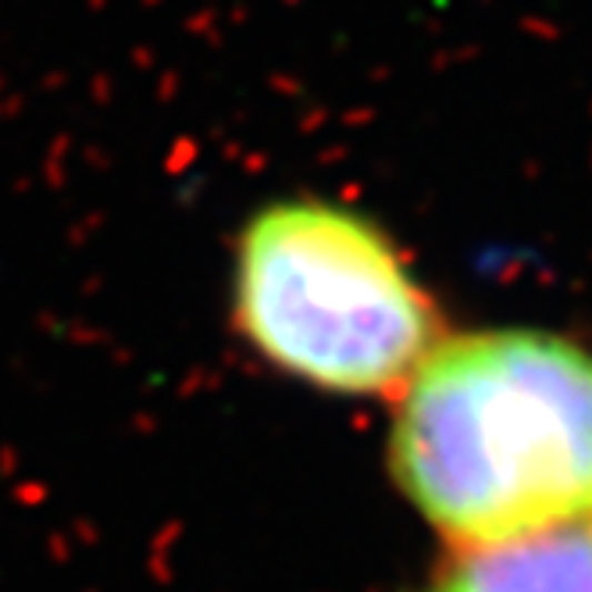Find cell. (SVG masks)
<instances>
[{
	"label": "cell",
	"instance_id": "cell-1",
	"mask_svg": "<svg viewBox=\"0 0 592 592\" xmlns=\"http://www.w3.org/2000/svg\"><path fill=\"white\" fill-rule=\"evenodd\" d=\"M389 464L456 550L592 521V353L532 329L435 343L403 382Z\"/></svg>",
	"mask_w": 592,
	"mask_h": 592
},
{
	"label": "cell",
	"instance_id": "cell-3",
	"mask_svg": "<svg viewBox=\"0 0 592 592\" xmlns=\"http://www.w3.org/2000/svg\"><path fill=\"white\" fill-rule=\"evenodd\" d=\"M418 592H592V521L456 550Z\"/></svg>",
	"mask_w": 592,
	"mask_h": 592
},
{
	"label": "cell",
	"instance_id": "cell-2",
	"mask_svg": "<svg viewBox=\"0 0 592 592\" xmlns=\"http://www.w3.org/2000/svg\"><path fill=\"white\" fill-rule=\"evenodd\" d=\"M232 318L261 358L329 393L400 389L435 347L432 308L361 214L268 204L235 240Z\"/></svg>",
	"mask_w": 592,
	"mask_h": 592
}]
</instances>
